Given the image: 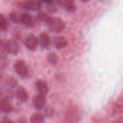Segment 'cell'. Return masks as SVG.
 Returning <instances> with one entry per match:
<instances>
[{
  "label": "cell",
  "instance_id": "obj_1",
  "mask_svg": "<svg viewBox=\"0 0 123 123\" xmlns=\"http://www.w3.org/2000/svg\"><path fill=\"white\" fill-rule=\"evenodd\" d=\"M80 119V111L77 105H70L65 114L67 123H78Z\"/></svg>",
  "mask_w": 123,
  "mask_h": 123
},
{
  "label": "cell",
  "instance_id": "obj_2",
  "mask_svg": "<svg viewBox=\"0 0 123 123\" xmlns=\"http://www.w3.org/2000/svg\"><path fill=\"white\" fill-rule=\"evenodd\" d=\"M46 24L48 25L49 31L54 33H59L62 32L65 27L64 21L59 18L51 17Z\"/></svg>",
  "mask_w": 123,
  "mask_h": 123
},
{
  "label": "cell",
  "instance_id": "obj_3",
  "mask_svg": "<svg viewBox=\"0 0 123 123\" xmlns=\"http://www.w3.org/2000/svg\"><path fill=\"white\" fill-rule=\"evenodd\" d=\"M14 68L18 75L22 78H26L29 75V69L23 60H18L15 62Z\"/></svg>",
  "mask_w": 123,
  "mask_h": 123
},
{
  "label": "cell",
  "instance_id": "obj_4",
  "mask_svg": "<svg viewBox=\"0 0 123 123\" xmlns=\"http://www.w3.org/2000/svg\"><path fill=\"white\" fill-rule=\"evenodd\" d=\"M24 44L28 49H29L31 51H34L36 49V48L38 46V40L36 36L31 34L25 38V39L24 41Z\"/></svg>",
  "mask_w": 123,
  "mask_h": 123
},
{
  "label": "cell",
  "instance_id": "obj_5",
  "mask_svg": "<svg viewBox=\"0 0 123 123\" xmlns=\"http://www.w3.org/2000/svg\"><path fill=\"white\" fill-rule=\"evenodd\" d=\"M23 7L28 10L37 11L41 9V3H40L38 0H26L23 2Z\"/></svg>",
  "mask_w": 123,
  "mask_h": 123
},
{
  "label": "cell",
  "instance_id": "obj_6",
  "mask_svg": "<svg viewBox=\"0 0 123 123\" xmlns=\"http://www.w3.org/2000/svg\"><path fill=\"white\" fill-rule=\"evenodd\" d=\"M20 47L19 43L15 40H8L7 41L6 51L12 54H17L20 51Z\"/></svg>",
  "mask_w": 123,
  "mask_h": 123
},
{
  "label": "cell",
  "instance_id": "obj_7",
  "mask_svg": "<svg viewBox=\"0 0 123 123\" xmlns=\"http://www.w3.org/2000/svg\"><path fill=\"white\" fill-rule=\"evenodd\" d=\"M46 103V97L45 96H43L41 94H37L33 96V104L35 108L37 109H43Z\"/></svg>",
  "mask_w": 123,
  "mask_h": 123
},
{
  "label": "cell",
  "instance_id": "obj_8",
  "mask_svg": "<svg viewBox=\"0 0 123 123\" xmlns=\"http://www.w3.org/2000/svg\"><path fill=\"white\" fill-rule=\"evenodd\" d=\"M59 5L63 6L68 12H73L76 10L75 0H58Z\"/></svg>",
  "mask_w": 123,
  "mask_h": 123
},
{
  "label": "cell",
  "instance_id": "obj_9",
  "mask_svg": "<svg viewBox=\"0 0 123 123\" xmlns=\"http://www.w3.org/2000/svg\"><path fill=\"white\" fill-rule=\"evenodd\" d=\"M20 18H21V23L25 25L26 26L31 27V28L34 26L35 25L34 19L30 13H28V12L23 13L20 15Z\"/></svg>",
  "mask_w": 123,
  "mask_h": 123
},
{
  "label": "cell",
  "instance_id": "obj_10",
  "mask_svg": "<svg viewBox=\"0 0 123 123\" xmlns=\"http://www.w3.org/2000/svg\"><path fill=\"white\" fill-rule=\"evenodd\" d=\"M36 87L39 92V94L45 96L49 92V87L47 83L43 80H38L36 82Z\"/></svg>",
  "mask_w": 123,
  "mask_h": 123
},
{
  "label": "cell",
  "instance_id": "obj_11",
  "mask_svg": "<svg viewBox=\"0 0 123 123\" xmlns=\"http://www.w3.org/2000/svg\"><path fill=\"white\" fill-rule=\"evenodd\" d=\"M16 96L21 101H27L29 98V95L26 89L22 86H20L16 90Z\"/></svg>",
  "mask_w": 123,
  "mask_h": 123
},
{
  "label": "cell",
  "instance_id": "obj_12",
  "mask_svg": "<svg viewBox=\"0 0 123 123\" xmlns=\"http://www.w3.org/2000/svg\"><path fill=\"white\" fill-rule=\"evenodd\" d=\"M0 109L4 113H10L12 110V105L9 100L0 98Z\"/></svg>",
  "mask_w": 123,
  "mask_h": 123
},
{
  "label": "cell",
  "instance_id": "obj_13",
  "mask_svg": "<svg viewBox=\"0 0 123 123\" xmlns=\"http://www.w3.org/2000/svg\"><path fill=\"white\" fill-rule=\"evenodd\" d=\"M54 45L58 49H63V48L67 46L68 41L63 36H58V37H56L54 38Z\"/></svg>",
  "mask_w": 123,
  "mask_h": 123
},
{
  "label": "cell",
  "instance_id": "obj_14",
  "mask_svg": "<svg viewBox=\"0 0 123 123\" xmlns=\"http://www.w3.org/2000/svg\"><path fill=\"white\" fill-rule=\"evenodd\" d=\"M40 43L43 48L47 49L50 46L51 43V38L50 36L47 33H42L40 35Z\"/></svg>",
  "mask_w": 123,
  "mask_h": 123
},
{
  "label": "cell",
  "instance_id": "obj_15",
  "mask_svg": "<svg viewBox=\"0 0 123 123\" xmlns=\"http://www.w3.org/2000/svg\"><path fill=\"white\" fill-rule=\"evenodd\" d=\"M31 123H43L44 117L41 112H35L31 115Z\"/></svg>",
  "mask_w": 123,
  "mask_h": 123
},
{
  "label": "cell",
  "instance_id": "obj_16",
  "mask_svg": "<svg viewBox=\"0 0 123 123\" xmlns=\"http://www.w3.org/2000/svg\"><path fill=\"white\" fill-rule=\"evenodd\" d=\"M9 28V23L7 18L2 15L0 14V31H5Z\"/></svg>",
  "mask_w": 123,
  "mask_h": 123
},
{
  "label": "cell",
  "instance_id": "obj_17",
  "mask_svg": "<svg viewBox=\"0 0 123 123\" xmlns=\"http://www.w3.org/2000/svg\"><path fill=\"white\" fill-rule=\"evenodd\" d=\"M0 95L2 96V98L9 100L10 98H11L13 96V92L10 89L5 88L2 91H0Z\"/></svg>",
  "mask_w": 123,
  "mask_h": 123
},
{
  "label": "cell",
  "instance_id": "obj_18",
  "mask_svg": "<svg viewBox=\"0 0 123 123\" xmlns=\"http://www.w3.org/2000/svg\"><path fill=\"white\" fill-rule=\"evenodd\" d=\"M37 19L39 20V21H42V22H45L46 23H47L49 22V20L51 19V16L49 15L47 13L44 12H40L37 14V16H36Z\"/></svg>",
  "mask_w": 123,
  "mask_h": 123
},
{
  "label": "cell",
  "instance_id": "obj_19",
  "mask_svg": "<svg viewBox=\"0 0 123 123\" xmlns=\"http://www.w3.org/2000/svg\"><path fill=\"white\" fill-rule=\"evenodd\" d=\"M47 59L49 61V62L53 65H55L57 64L58 61H59V57L57 56L56 54H55L54 52H51L49 54L48 56H47Z\"/></svg>",
  "mask_w": 123,
  "mask_h": 123
},
{
  "label": "cell",
  "instance_id": "obj_20",
  "mask_svg": "<svg viewBox=\"0 0 123 123\" xmlns=\"http://www.w3.org/2000/svg\"><path fill=\"white\" fill-rule=\"evenodd\" d=\"M9 18H10L11 21H12L13 23H15L16 24H18V23H21L20 15L16 12H10V15H9Z\"/></svg>",
  "mask_w": 123,
  "mask_h": 123
},
{
  "label": "cell",
  "instance_id": "obj_21",
  "mask_svg": "<svg viewBox=\"0 0 123 123\" xmlns=\"http://www.w3.org/2000/svg\"><path fill=\"white\" fill-rule=\"evenodd\" d=\"M8 59L5 54H0V69H4L8 65Z\"/></svg>",
  "mask_w": 123,
  "mask_h": 123
},
{
  "label": "cell",
  "instance_id": "obj_22",
  "mask_svg": "<svg viewBox=\"0 0 123 123\" xmlns=\"http://www.w3.org/2000/svg\"><path fill=\"white\" fill-rule=\"evenodd\" d=\"M7 41L2 38H0V54H5L6 51Z\"/></svg>",
  "mask_w": 123,
  "mask_h": 123
},
{
  "label": "cell",
  "instance_id": "obj_23",
  "mask_svg": "<svg viewBox=\"0 0 123 123\" xmlns=\"http://www.w3.org/2000/svg\"><path fill=\"white\" fill-rule=\"evenodd\" d=\"M7 83L8 84L9 86H10L11 88H14L18 86V81L17 80L13 78V77H10L7 80Z\"/></svg>",
  "mask_w": 123,
  "mask_h": 123
},
{
  "label": "cell",
  "instance_id": "obj_24",
  "mask_svg": "<svg viewBox=\"0 0 123 123\" xmlns=\"http://www.w3.org/2000/svg\"><path fill=\"white\" fill-rule=\"evenodd\" d=\"M44 114L47 117H51L54 114V109L52 107H51V106L46 107L45 111H44Z\"/></svg>",
  "mask_w": 123,
  "mask_h": 123
},
{
  "label": "cell",
  "instance_id": "obj_25",
  "mask_svg": "<svg viewBox=\"0 0 123 123\" xmlns=\"http://www.w3.org/2000/svg\"><path fill=\"white\" fill-rule=\"evenodd\" d=\"M46 8H47V10H48L49 12H55L56 11V6H55L53 3L49 4L48 6L46 7Z\"/></svg>",
  "mask_w": 123,
  "mask_h": 123
},
{
  "label": "cell",
  "instance_id": "obj_26",
  "mask_svg": "<svg viewBox=\"0 0 123 123\" xmlns=\"http://www.w3.org/2000/svg\"><path fill=\"white\" fill-rule=\"evenodd\" d=\"M38 1L40 3H42V2H43V3H46L47 5H49V4L54 3V0H38Z\"/></svg>",
  "mask_w": 123,
  "mask_h": 123
},
{
  "label": "cell",
  "instance_id": "obj_27",
  "mask_svg": "<svg viewBox=\"0 0 123 123\" xmlns=\"http://www.w3.org/2000/svg\"><path fill=\"white\" fill-rule=\"evenodd\" d=\"M0 123H14V122H13L10 119L6 117V118H4V119L1 121V122H0Z\"/></svg>",
  "mask_w": 123,
  "mask_h": 123
},
{
  "label": "cell",
  "instance_id": "obj_28",
  "mask_svg": "<svg viewBox=\"0 0 123 123\" xmlns=\"http://www.w3.org/2000/svg\"><path fill=\"white\" fill-rule=\"evenodd\" d=\"M111 123H123V118H119L114 121H112Z\"/></svg>",
  "mask_w": 123,
  "mask_h": 123
},
{
  "label": "cell",
  "instance_id": "obj_29",
  "mask_svg": "<svg viewBox=\"0 0 123 123\" xmlns=\"http://www.w3.org/2000/svg\"><path fill=\"white\" fill-rule=\"evenodd\" d=\"M26 122V119L25 117H20V119H18V123H25Z\"/></svg>",
  "mask_w": 123,
  "mask_h": 123
},
{
  "label": "cell",
  "instance_id": "obj_30",
  "mask_svg": "<svg viewBox=\"0 0 123 123\" xmlns=\"http://www.w3.org/2000/svg\"><path fill=\"white\" fill-rule=\"evenodd\" d=\"M80 1L83 2V3H87V2H88L90 1V0H80Z\"/></svg>",
  "mask_w": 123,
  "mask_h": 123
}]
</instances>
